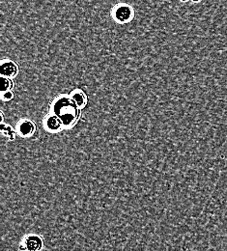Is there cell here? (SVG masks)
I'll return each mask as SVG.
<instances>
[{
  "instance_id": "cell-10",
  "label": "cell",
  "mask_w": 227,
  "mask_h": 251,
  "mask_svg": "<svg viewBox=\"0 0 227 251\" xmlns=\"http://www.w3.org/2000/svg\"><path fill=\"white\" fill-rule=\"evenodd\" d=\"M181 2H183V3H186V2H194V3H199L201 0H180Z\"/></svg>"
},
{
  "instance_id": "cell-4",
  "label": "cell",
  "mask_w": 227,
  "mask_h": 251,
  "mask_svg": "<svg viewBox=\"0 0 227 251\" xmlns=\"http://www.w3.org/2000/svg\"><path fill=\"white\" fill-rule=\"evenodd\" d=\"M61 120L54 114L50 113L44 119V126L50 132H58L62 128Z\"/></svg>"
},
{
  "instance_id": "cell-7",
  "label": "cell",
  "mask_w": 227,
  "mask_h": 251,
  "mask_svg": "<svg viewBox=\"0 0 227 251\" xmlns=\"http://www.w3.org/2000/svg\"><path fill=\"white\" fill-rule=\"evenodd\" d=\"M18 131L22 136L29 137L33 135L35 131V125L30 120H27V119L21 120L18 125Z\"/></svg>"
},
{
  "instance_id": "cell-1",
  "label": "cell",
  "mask_w": 227,
  "mask_h": 251,
  "mask_svg": "<svg viewBox=\"0 0 227 251\" xmlns=\"http://www.w3.org/2000/svg\"><path fill=\"white\" fill-rule=\"evenodd\" d=\"M78 109L70 95H58L50 104V113L56 115L65 126L75 124L78 118Z\"/></svg>"
},
{
  "instance_id": "cell-6",
  "label": "cell",
  "mask_w": 227,
  "mask_h": 251,
  "mask_svg": "<svg viewBox=\"0 0 227 251\" xmlns=\"http://www.w3.org/2000/svg\"><path fill=\"white\" fill-rule=\"evenodd\" d=\"M71 98L73 99V100L76 102V104L77 105V107L79 109H82L86 106L87 104V96L84 93L83 90L76 88L74 89L71 93H70Z\"/></svg>"
},
{
  "instance_id": "cell-9",
  "label": "cell",
  "mask_w": 227,
  "mask_h": 251,
  "mask_svg": "<svg viewBox=\"0 0 227 251\" xmlns=\"http://www.w3.org/2000/svg\"><path fill=\"white\" fill-rule=\"evenodd\" d=\"M14 98V93L12 91H7V92H3L1 93V99L4 101H9Z\"/></svg>"
},
{
  "instance_id": "cell-5",
  "label": "cell",
  "mask_w": 227,
  "mask_h": 251,
  "mask_svg": "<svg viewBox=\"0 0 227 251\" xmlns=\"http://www.w3.org/2000/svg\"><path fill=\"white\" fill-rule=\"evenodd\" d=\"M24 245L26 251H41L44 247V242L40 236L29 235L25 240Z\"/></svg>"
},
{
  "instance_id": "cell-2",
  "label": "cell",
  "mask_w": 227,
  "mask_h": 251,
  "mask_svg": "<svg viewBox=\"0 0 227 251\" xmlns=\"http://www.w3.org/2000/svg\"><path fill=\"white\" fill-rule=\"evenodd\" d=\"M110 16L112 21L117 25H127L134 19V8L124 2L115 4L110 10Z\"/></svg>"
},
{
  "instance_id": "cell-8",
  "label": "cell",
  "mask_w": 227,
  "mask_h": 251,
  "mask_svg": "<svg viewBox=\"0 0 227 251\" xmlns=\"http://www.w3.org/2000/svg\"><path fill=\"white\" fill-rule=\"evenodd\" d=\"M1 93L12 91V89L14 88V82L12 78L7 76H1Z\"/></svg>"
},
{
  "instance_id": "cell-3",
  "label": "cell",
  "mask_w": 227,
  "mask_h": 251,
  "mask_svg": "<svg viewBox=\"0 0 227 251\" xmlns=\"http://www.w3.org/2000/svg\"><path fill=\"white\" fill-rule=\"evenodd\" d=\"M20 67L18 63L9 58H3L0 60V75L1 76H7L14 78L19 75Z\"/></svg>"
}]
</instances>
